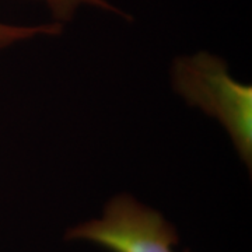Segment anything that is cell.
<instances>
[{"label": "cell", "instance_id": "6da1fadb", "mask_svg": "<svg viewBox=\"0 0 252 252\" xmlns=\"http://www.w3.org/2000/svg\"><path fill=\"white\" fill-rule=\"evenodd\" d=\"M174 87L190 107L224 126L243 161L252 164V87L235 81L220 58L207 52L177 59Z\"/></svg>", "mask_w": 252, "mask_h": 252}, {"label": "cell", "instance_id": "7a4b0ae2", "mask_svg": "<svg viewBox=\"0 0 252 252\" xmlns=\"http://www.w3.org/2000/svg\"><path fill=\"white\" fill-rule=\"evenodd\" d=\"M64 237L108 252H175L180 241L175 227L160 212L126 193L111 199L99 219L74 225Z\"/></svg>", "mask_w": 252, "mask_h": 252}, {"label": "cell", "instance_id": "3957f363", "mask_svg": "<svg viewBox=\"0 0 252 252\" xmlns=\"http://www.w3.org/2000/svg\"><path fill=\"white\" fill-rule=\"evenodd\" d=\"M36 1H42L49 10L51 17L54 18L55 23H59L62 26L63 23L72 21L76 13L83 7H94L102 11L114 13L122 18H129L124 10L117 7L109 0H36Z\"/></svg>", "mask_w": 252, "mask_h": 252}, {"label": "cell", "instance_id": "277c9868", "mask_svg": "<svg viewBox=\"0 0 252 252\" xmlns=\"http://www.w3.org/2000/svg\"><path fill=\"white\" fill-rule=\"evenodd\" d=\"M63 26L59 23H45L36 26H16L0 23V49L14 45L17 42L28 41L35 36H56L61 35Z\"/></svg>", "mask_w": 252, "mask_h": 252}]
</instances>
